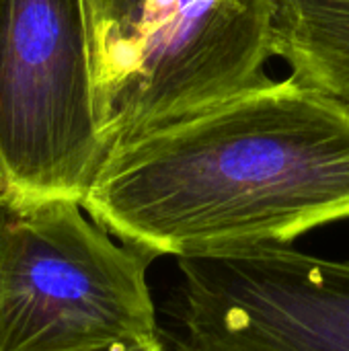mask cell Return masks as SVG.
Returning a JSON list of instances; mask_svg holds the SVG:
<instances>
[{
	"mask_svg": "<svg viewBox=\"0 0 349 351\" xmlns=\"http://www.w3.org/2000/svg\"><path fill=\"white\" fill-rule=\"evenodd\" d=\"M82 208L154 259L288 247L349 220V105L274 78L113 144Z\"/></svg>",
	"mask_w": 349,
	"mask_h": 351,
	"instance_id": "1",
	"label": "cell"
},
{
	"mask_svg": "<svg viewBox=\"0 0 349 351\" xmlns=\"http://www.w3.org/2000/svg\"><path fill=\"white\" fill-rule=\"evenodd\" d=\"M105 152L274 80L278 0H80Z\"/></svg>",
	"mask_w": 349,
	"mask_h": 351,
	"instance_id": "2",
	"label": "cell"
},
{
	"mask_svg": "<svg viewBox=\"0 0 349 351\" xmlns=\"http://www.w3.org/2000/svg\"><path fill=\"white\" fill-rule=\"evenodd\" d=\"M152 255L74 199L0 204V351H101L156 339Z\"/></svg>",
	"mask_w": 349,
	"mask_h": 351,
	"instance_id": "3",
	"label": "cell"
},
{
	"mask_svg": "<svg viewBox=\"0 0 349 351\" xmlns=\"http://www.w3.org/2000/svg\"><path fill=\"white\" fill-rule=\"evenodd\" d=\"M105 156L80 0H0V175L19 202L84 199Z\"/></svg>",
	"mask_w": 349,
	"mask_h": 351,
	"instance_id": "4",
	"label": "cell"
},
{
	"mask_svg": "<svg viewBox=\"0 0 349 351\" xmlns=\"http://www.w3.org/2000/svg\"><path fill=\"white\" fill-rule=\"evenodd\" d=\"M177 267L175 351H349V261L265 245Z\"/></svg>",
	"mask_w": 349,
	"mask_h": 351,
	"instance_id": "5",
	"label": "cell"
},
{
	"mask_svg": "<svg viewBox=\"0 0 349 351\" xmlns=\"http://www.w3.org/2000/svg\"><path fill=\"white\" fill-rule=\"evenodd\" d=\"M276 58L349 105V0H278Z\"/></svg>",
	"mask_w": 349,
	"mask_h": 351,
	"instance_id": "6",
	"label": "cell"
},
{
	"mask_svg": "<svg viewBox=\"0 0 349 351\" xmlns=\"http://www.w3.org/2000/svg\"><path fill=\"white\" fill-rule=\"evenodd\" d=\"M101 351H167L160 337L156 339H148V341H138V343H128V346H115V348H109V350Z\"/></svg>",
	"mask_w": 349,
	"mask_h": 351,
	"instance_id": "7",
	"label": "cell"
},
{
	"mask_svg": "<svg viewBox=\"0 0 349 351\" xmlns=\"http://www.w3.org/2000/svg\"><path fill=\"white\" fill-rule=\"evenodd\" d=\"M6 199V185H4V181H2V175H0V204Z\"/></svg>",
	"mask_w": 349,
	"mask_h": 351,
	"instance_id": "8",
	"label": "cell"
}]
</instances>
